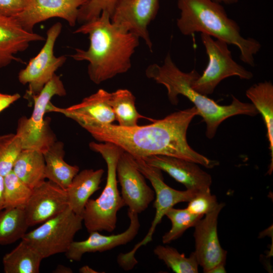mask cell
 <instances>
[{
    "mask_svg": "<svg viewBox=\"0 0 273 273\" xmlns=\"http://www.w3.org/2000/svg\"><path fill=\"white\" fill-rule=\"evenodd\" d=\"M197 115L198 110L194 106L154 120L149 125L124 127L111 123L86 130L97 141L115 145L134 157L169 156L212 168L219 162L197 152L187 142L188 127Z\"/></svg>",
    "mask_w": 273,
    "mask_h": 273,
    "instance_id": "1",
    "label": "cell"
},
{
    "mask_svg": "<svg viewBox=\"0 0 273 273\" xmlns=\"http://www.w3.org/2000/svg\"><path fill=\"white\" fill-rule=\"evenodd\" d=\"M73 33L88 35V49H75L70 56L76 61L88 62L87 73L94 83L100 84L130 68L131 57L139 45V38L113 23L107 11L83 23Z\"/></svg>",
    "mask_w": 273,
    "mask_h": 273,
    "instance_id": "2",
    "label": "cell"
},
{
    "mask_svg": "<svg viewBox=\"0 0 273 273\" xmlns=\"http://www.w3.org/2000/svg\"><path fill=\"white\" fill-rule=\"evenodd\" d=\"M145 73L148 78L165 86L168 99L172 105H177L180 95L194 104L198 115L206 123V135L210 139L215 136L220 123L229 117L239 114L255 116L259 113L252 103L242 102L234 96L232 97L231 104L222 106L195 90L192 84L200 74L195 69L190 72L181 71L169 53L162 65L151 64L147 67Z\"/></svg>",
    "mask_w": 273,
    "mask_h": 273,
    "instance_id": "3",
    "label": "cell"
},
{
    "mask_svg": "<svg viewBox=\"0 0 273 273\" xmlns=\"http://www.w3.org/2000/svg\"><path fill=\"white\" fill-rule=\"evenodd\" d=\"M177 5L180 16L176 25L182 34L201 32L235 45L240 51V60L255 66L254 56L260 51V43L242 36L239 26L228 16L221 4L213 0H177Z\"/></svg>",
    "mask_w": 273,
    "mask_h": 273,
    "instance_id": "4",
    "label": "cell"
},
{
    "mask_svg": "<svg viewBox=\"0 0 273 273\" xmlns=\"http://www.w3.org/2000/svg\"><path fill=\"white\" fill-rule=\"evenodd\" d=\"M89 147L105 160L107 175L99 197L87 201L81 215L83 222L89 233L103 231L111 233L116 227L118 212L125 206L118 188L116 173L118 160L123 151L110 143L91 142Z\"/></svg>",
    "mask_w": 273,
    "mask_h": 273,
    "instance_id": "5",
    "label": "cell"
},
{
    "mask_svg": "<svg viewBox=\"0 0 273 273\" xmlns=\"http://www.w3.org/2000/svg\"><path fill=\"white\" fill-rule=\"evenodd\" d=\"M134 158L139 169L146 178L150 181L154 189L156 198L153 206L156 212L151 226L144 239L135 245L130 251L120 253L117 256V260L120 265L129 269L133 268L138 263L134 256L136 251L152 240L156 228L166 212L177 203L188 202L199 192L188 189L179 191L171 188L164 181L160 169L147 164L141 158Z\"/></svg>",
    "mask_w": 273,
    "mask_h": 273,
    "instance_id": "6",
    "label": "cell"
},
{
    "mask_svg": "<svg viewBox=\"0 0 273 273\" xmlns=\"http://www.w3.org/2000/svg\"><path fill=\"white\" fill-rule=\"evenodd\" d=\"M66 95L59 76L55 74L40 92L32 97L34 107L31 116L21 117L18 120L16 134L20 138L24 149L43 151L57 141L49 121L44 119L48 104L55 96Z\"/></svg>",
    "mask_w": 273,
    "mask_h": 273,
    "instance_id": "7",
    "label": "cell"
},
{
    "mask_svg": "<svg viewBox=\"0 0 273 273\" xmlns=\"http://www.w3.org/2000/svg\"><path fill=\"white\" fill-rule=\"evenodd\" d=\"M81 216L68 206L65 210L26 233L22 240L26 242L43 259L65 253L76 234L82 229Z\"/></svg>",
    "mask_w": 273,
    "mask_h": 273,
    "instance_id": "8",
    "label": "cell"
},
{
    "mask_svg": "<svg viewBox=\"0 0 273 273\" xmlns=\"http://www.w3.org/2000/svg\"><path fill=\"white\" fill-rule=\"evenodd\" d=\"M201 38L208 57V63L203 74L192 84L197 92L207 96L213 93L221 81L230 76L249 80L253 73L237 63L233 58L228 44L201 33Z\"/></svg>",
    "mask_w": 273,
    "mask_h": 273,
    "instance_id": "9",
    "label": "cell"
},
{
    "mask_svg": "<svg viewBox=\"0 0 273 273\" xmlns=\"http://www.w3.org/2000/svg\"><path fill=\"white\" fill-rule=\"evenodd\" d=\"M62 28V24L57 22L48 30L46 41L39 53L18 73L19 81L22 84L28 85L26 95L30 98L40 92L67 60L65 56L56 57L54 53Z\"/></svg>",
    "mask_w": 273,
    "mask_h": 273,
    "instance_id": "10",
    "label": "cell"
},
{
    "mask_svg": "<svg viewBox=\"0 0 273 273\" xmlns=\"http://www.w3.org/2000/svg\"><path fill=\"white\" fill-rule=\"evenodd\" d=\"M116 173L121 196L128 210L138 214L146 210L155 198V192L147 184L134 158L123 151L118 160Z\"/></svg>",
    "mask_w": 273,
    "mask_h": 273,
    "instance_id": "11",
    "label": "cell"
},
{
    "mask_svg": "<svg viewBox=\"0 0 273 273\" xmlns=\"http://www.w3.org/2000/svg\"><path fill=\"white\" fill-rule=\"evenodd\" d=\"M224 206V203H218L194 226L195 249L193 252L205 273L217 265L226 263L227 251L221 247L217 234L218 217Z\"/></svg>",
    "mask_w": 273,
    "mask_h": 273,
    "instance_id": "12",
    "label": "cell"
},
{
    "mask_svg": "<svg viewBox=\"0 0 273 273\" xmlns=\"http://www.w3.org/2000/svg\"><path fill=\"white\" fill-rule=\"evenodd\" d=\"M159 7V0H119L111 20L125 31L143 39L152 52L148 27L155 18Z\"/></svg>",
    "mask_w": 273,
    "mask_h": 273,
    "instance_id": "13",
    "label": "cell"
},
{
    "mask_svg": "<svg viewBox=\"0 0 273 273\" xmlns=\"http://www.w3.org/2000/svg\"><path fill=\"white\" fill-rule=\"evenodd\" d=\"M110 93L99 89L82 99L79 103L66 108H60L51 102L46 112L61 113L76 122L84 129L100 125L111 124L115 115L109 103Z\"/></svg>",
    "mask_w": 273,
    "mask_h": 273,
    "instance_id": "14",
    "label": "cell"
},
{
    "mask_svg": "<svg viewBox=\"0 0 273 273\" xmlns=\"http://www.w3.org/2000/svg\"><path fill=\"white\" fill-rule=\"evenodd\" d=\"M89 0H29L27 7L15 18L26 31L33 32L35 25L53 18L65 20L73 27L79 8Z\"/></svg>",
    "mask_w": 273,
    "mask_h": 273,
    "instance_id": "15",
    "label": "cell"
},
{
    "mask_svg": "<svg viewBox=\"0 0 273 273\" xmlns=\"http://www.w3.org/2000/svg\"><path fill=\"white\" fill-rule=\"evenodd\" d=\"M65 189L50 181H43L32 189L24 207L29 226L42 223L68 207Z\"/></svg>",
    "mask_w": 273,
    "mask_h": 273,
    "instance_id": "16",
    "label": "cell"
},
{
    "mask_svg": "<svg viewBox=\"0 0 273 273\" xmlns=\"http://www.w3.org/2000/svg\"><path fill=\"white\" fill-rule=\"evenodd\" d=\"M142 159L150 165L168 173L188 190L201 191L210 189L211 175L196 163L165 155H153Z\"/></svg>",
    "mask_w": 273,
    "mask_h": 273,
    "instance_id": "17",
    "label": "cell"
},
{
    "mask_svg": "<svg viewBox=\"0 0 273 273\" xmlns=\"http://www.w3.org/2000/svg\"><path fill=\"white\" fill-rule=\"evenodd\" d=\"M130 223L123 232L106 236L94 231L89 233L88 237L81 241H73L65 253L66 257L71 261H80L86 253L102 252L110 250L119 246L131 242L138 234L140 223L138 214L128 211Z\"/></svg>",
    "mask_w": 273,
    "mask_h": 273,
    "instance_id": "18",
    "label": "cell"
},
{
    "mask_svg": "<svg viewBox=\"0 0 273 273\" xmlns=\"http://www.w3.org/2000/svg\"><path fill=\"white\" fill-rule=\"evenodd\" d=\"M44 40L40 34L25 30L15 18L0 13V69L21 61L16 55L26 50L31 42Z\"/></svg>",
    "mask_w": 273,
    "mask_h": 273,
    "instance_id": "19",
    "label": "cell"
},
{
    "mask_svg": "<svg viewBox=\"0 0 273 273\" xmlns=\"http://www.w3.org/2000/svg\"><path fill=\"white\" fill-rule=\"evenodd\" d=\"M104 172L103 169H85L74 177L66 191L68 206L75 214L81 216L90 196L101 189Z\"/></svg>",
    "mask_w": 273,
    "mask_h": 273,
    "instance_id": "20",
    "label": "cell"
},
{
    "mask_svg": "<svg viewBox=\"0 0 273 273\" xmlns=\"http://www.w3.org/2000/svg\"><path fill=\"white\" fill-rule=\"evenodd\" d=\"M42 153L46 178L66 190L79 171V167L65 162L64 145L61 141H56Z\"/></svg>",
    "mask_w": 273,
    "mask_h": 273,
    "instance_id": "21",
    "label": "cell"
},
{
    "mask_svg": "<svg viewBox=\"0 0 273 273\" xmlns=\"http://www.w3.org/2000/svg\"><path fill=\"white\" fill-rule=\"evenodd\" d=\"M246 95L262 115L266 126L271 157L267 173L271 174L273 170V85L267 81L254 84L247 89Z\"/></svg>",
    "mask_w": 273,
    "mask_h": 273,
    "instance_id": "22",
    "label": "cell"
},
{
    "mask_svg": "<svg viewBox=\"0 0 273 273\" xmlns=\"http://www.w3.org/2000/svg\"><path fill=\"white\" fill-rule=\"evenodd\" d=\"M12 171L33 189L45 180V161L39 150L23 149L13 165Z\"/></svg>",
    "mask_w": 273,
    "mask_h": 273,
    "instance_id": "23",
    "label": "cell"
},
{
    "mask_svg": "<svg viewBox=\"0 0 273 273\" xmlns=\"http://www.w3.org/2000/svg\"><path fill=\"white\" fill-rule=\"evenodd\" d=\"M43 258L26 242L20 243L3 257L5 273H38Z\"/></svg>",
    "mask_w": 273,
    "mask_h": 273,
    "instance_id": "24",
    "label": "cell"
},
{
    "mask_svg": "<svg viewBox=\"0 0 273 273\" xmlns=\"http://www.w3.org/2000/svg\"><path fill=\"white\" fill-rule=\"evenodd\" d=\"M29 227L24 208H7L0 210V245L22 239Z\"/></svg>",
    "mask_w": 273,
    "mask_h": 273,
    "instance_id": "25",
    "label": "cell"
},
{
    "mask_svg": "<svg viewBox=\"0 0 273 273\" xmlns=\"http://www.w3.org/2000/svg\"><path fill=\"white\" fill-rule=\"evenodd\" d=\"M135 98L126 89H119L110 93L109 103L118 125L124 127L138 125L140 118H148L140 114L135 106Z\"/></svg>",
    "mask_w": 273,
    "mask_h": 273,
    "instance_id": "26",
    "label": "cell"
},
{
    "mask_svg": "<svg viewBox=\"0 0 273 273\" xmlns=\"http://www.w3.org/2000/svg\"><path fill=\"white\" fill-rule=\"evenodd\" d=\"M153 252L159 259L162 260L174 272H199V264L193 252L187 257L173 247L158 245L154 248Z\"/></svg>",
    "mask_w": 273,
    "mask_h": 273,
    "instance_id": "27",
    "label": "cell"
},
{
    "mask_svg": "<svg viewBox=\"0 0 273 273\" xmlns=\"http://www.w3.org/2000/svg\"><path fill=\"white\" fill-rule=\"evenodd\" d=\"M32 191L11 171L4 176V208H24Z\"/></svg>",
    "mask_w": 273,
    "mask_h": 273,
    "instance_id": "28",
    "label": "cell"
},
{
    "mask_svg": "<svg viewBox=\"0 0 273 273\" xmlns=\"http://www.w3.org/2000/svg\"><path fill=\"white\" fill-rule=\"evenodd\" d=\"M171 222V229L162 238L163 244H169L180 237L189 228L194 227L204 216L194 215L186 209L172 207L165 213Z\"/></svg>",
    "mask_w": 273,
    "mask_h": 273,
    "instance_id": "29",
    "label": "cell"
},
{
    "mask_svg": "<svg viewBox=\"0 0 273 273\" xmlns=\"http://www.w3.org/2000/svg\"><path fill=\"white\" fill-rule=\"evenodd\" d=\"M23 150L20 138L16 133L0 135V174L5 176L12 171L18 156Z\"/></svg>",
    "mask_w": 273,
    "mask_h": 273,
    "instance_id": "30",
    "label": "cell"
},
{
    "mask_svg": "<svg viewBox=\"0 0 273 273\" xmlns=\"http://www.w3.org/2000/svg\"><path fill=\"white\" fill-rule=\"evenodd\" d=\"M119 0H89L79 9L77 21L85 23L100 16L107 11L111 17Z\"/></svg>",
    "mask_w": 273,
    "mask_h": 273,
    "instance_id": "31",
    "label": "cell"
},
{
    "mask_svg": "<svg viewBox=\"0 0 273 273\" xmlns=\"http://www.w3.org/2000/svg\"><path fill=\"white\" fill-rule=\"evenodd\" d=\"M218 204L216 197L211 194L210 189L199 191L188 202L186 208L194 215L204 216L213 211Z\"/></svg>",
    "mask_w": 273,
    "mask_h": 273,
    "instance_id": "32",
    "label": "cell"
},
{
    "mask_svg": "<svg viewBox=\"0 0 273 273\" xmlns=\"http://www.w3.org/2000/svg\"><path fill=\"white\" fill-rule=\"evenodd\" d=\"M29 0H0V13L15 17L27 7Z\"/></svg>",
    "mask_w": 273,
    "mask_h": 273,
    "instance_id": "33",
    "label": "cell"
},
{
    "mask_svg": "<svg viewBox=\"0 0 273 273\" xmlns=\"http://www.w3.org/2000/svg\"><path fill=\"white\" fill-rule=\"evenodd\" d=\"M20 95L16 93L12 95L6 94L0 99V113L20 98Z\"/></svg>",
    "mask_w": 273,
    "mask_h": 273,
    "instance_id": "34",
    "label": "cell"
},
{
    "mask_svg": "<svg viewBox=\"0 0 273 273\" xmlns=\"http://www.w3.org/2000/svg\"><path fill=\"white\" fill-rule=\"evenodd\" d=\"M4 209V176L0 174V210Z\"/></svg>",
    "mask_w": 273,
    "mask_h": 273,
    "instance_id": "35",
    "label": "cell"
},
{
    "mask_svg": "<svg viewBox=\"0 0 273 273\" xmlns=\"http://www.w3.org/2000/svg\"><path fill=\"white\" fill-rule=\"evenodd\" d=\"M224 266V264L217 265L211 269L208 273H225L226 271Z\"/></svg>",
    "mask_w": 273,
    "mask_h": 273,
    "instance_id": "36",
    "label": "cell"
},
{
    "mask_svg": "<svg viewBox=\"0 0 273 273\" xmlns=\"http://www.w3.org/2000/svg\"><path fill=\"white\" fill-rule=\"evenodd\" d=\"M54 272L57 273H71L72 270L69 267L62 265H59L54 270Z\"/></svg>",
    "mask_w": 273,
    "mask_h": 273,
    "instance_id": "37",
    "label": "cell"
},
{
    "mask_svg": "<svg viewBox=\"0 0 273 273\" xmlns=\"http://www.w3.org/2000/svg\"><path fill=\"white\" fill-rule=\"evenodd\" d=\"M79 272L82 273H93L97 272L96 270H94L92 268L88 266H84L79 269Z\"/></svg>",
    "mask_w": 273,
    "mask_h": 273,
    "instance_id": "38",
    "label": "cell"
},
{
    "mask_svg": "<svg viewBox=\"0 0 273 273\" xmlns=\"http://www.w3.org/2000/svg\"><path fill=\"white\" fill-rule=\"evenodd\" d=\"M220 4L223 3L224 4L231 5L238 3L239 0H213Z\"/></svg>",
    "mask_w": 273,
    "mask_h": 273,
    "instance_id": "39",
    "label": "cell"
},
{
    "mask_svg": "<svg viewBox=\"0 0 273 273\" xmlns=\"http://www.w3.org/2000/svg\"><path fill=\"white\" fill-rule=\"evenodd\" d=\"M5 95L6 94H2V93H0V99L4 97L5 96Z\"/></svg>",
    "mask_w": 273,
    "mask_h": 273,
    "instance_id": "40",
    "label": "cell"
}]
</instances>
